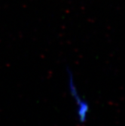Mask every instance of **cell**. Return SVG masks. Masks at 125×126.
Segmentation results:
<instances>
[{"mask_svg": "<svg viewBox=\"0 0 125 126\" xmlns=\"http://www.w3.org/2000/svg\"><path fill=\"white\" fill-rule=\"evenodd\" d=\"M69 75V87L72 96L74 97V99L76 101V104H78V110H77V113H78V117L80 122H84L87 119V116L88 113V110H89V105L88 104L82 100L81 97L79 96L78 92L76 89V87L75 85L74 81H73V76L72 73H68Z\"/></svg>", "mask_w": 125, "mask_h": 126, "instance_id": "obj_1", "label": "cell"}]
</instances>
